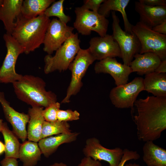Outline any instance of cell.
Returning <instances> with one entry per match:
<instances>
[{
  "mask_svg": "<svg viewBox=\"0 0 166 166\" xmlns=\"http://www.w3.org/2000/svg\"><path fill=\"white\" fill-rule=\"evenodd\" d=\"M132 116L138 139L146 142L159 138L166 128V97L148 96L136 100Z\"/></svg>",
  "mask_w": 166,
  "mask_h": 166,
  "instance_id": "obj_1",
  "label": "cell"
},
{
  "mask_svg": "<svg viewBox=\"0 0 166 166\" xmlns=\"http://www.w3.org/2000/svg\"><path fill=\"white\" fill-rule=\"evenodd\" d=\"M51 20L44 14L27 19L21 15L17 19L11 34L28 54L43 44L45 36Z\"/></svg>",
  "mask_w": 166,
  "mask_h": 166,
  "instance_id": "obj_2",
  "label": "cell"
},
{
  "mask_svg": "<svg viewBox=\"0 0 166 166\" xmlns=\"http://www.w3.org/2000/svg\"><path fill=\"white\" fill-rule=\"evenodd\" d=\"M12 84L18 98L32 107L46 108L57 102L56 95L46 90L45 82L40 77L22 75L20 80Z\"/></svg>",
  "mask_w": 166,
  "mask_h": 166,
  "instance_id": "obj_3",
  "label": "cell"
},
{
  "mask_svg": "<svg viewBox=\"0 0 166 166\" xmlns=\"http://www.w3.org/2000/svg\"><path fill=\"white\" fill-rule=\"evenodd\" d=\"M77 33H73L56 51L54 55L44 57V72L48 74L56 71H65L81 49Z\"/></svg>",
  "mask_w": 166,
  "mask_h": 166,
  "instance_id": "obj_4",
  "label": "cell"
},
{
  "mask_svg": "<svg viewBox=\"0 0 166 166\" xmlns=\"http://www.w3.org/2000/svg\"><path fill=\"white\" fill-rule=\"evenodd\" d=\"M132 32L140 44L139 53L150 52L156 54L161 61L166 60V35L157 33L139 21L132 25Z\"/></svg>",
  "mask_w": 166,
  "mask_h": 166,
  "instance_id": "obj_5",
  "label": "cell"
},
{
  "mask_svg": "<svg viewBox=\"0 0 166 166\" xmlns=\"http://www.w3.org/2000/svg\"><path fill=\"white\" fill-rule=\"evenodd\" d=\"M74 12L76 17L73 27L79 33L87 36L94 31L101 37L107 34L109 21L106 17L82 6L76 7Z\"/></svg>",
  "mask_w": 166,
  "mask_h": 166,
  "instance_id": "obj_6",
  "label": "cell"
},
{
  "mask_svg": "<svg viewBox=\"0 0 166 166\" xmlns=\"http://www.w3.org/2000/svg\"><path fill=\"white\" fill-rule=\"evenodd\" d=\"M95 60L88 48L80 49L69 66L71 73V81L61 103H69L70 97L79 92L83 85V77L89 66Z\"/></svg>",
  "mask_w": 166,
  "mask_h": 166,
  "instance_id": "obj_7",
  "label": "cell"
},
{
  "mask_svg": "<svg viewBox=\"0 0 166 166\" xmlns=\"http://www.w3.org/2000/svg\"><path fill=\"white\" fill-rule=\"evenodd\" d=\"M112 36L120 48L123 64L128 66L133 60L134 56L139 53L140 44L136 36L132 32L123 30L120 26V20L115 12L112 11Z\"/></svg>",
  "mask_w": 166,
  "mask_h": 166,
  "instance_id": "obj_8",
  "label": "cell"
},
{
  "mask_svg": "<svg viewBox=\"0 0 166 166\" xmlns=\"http://www.w3.org/2000/svg\"><path fill=\"white\" fill-rule=\"evenodd\" d=\"M7 53L0 68V83H9L20 80L22 75L16 73L15 65L19 56L24 50L11 34L6 33L3 36Z\"/></svg>",
  "mask_w": 166,
  "mask_h": 166,
  "instance_id": "obj_9",
  "label": "cell"
},
{
  "mask_svg": "<svg viewBox=\"0 0 166 166\" xmlns=\"http://www.w3.org/2000/svg\"><path fill=\"white\" fill-rule=\"evenodd\" d=\"M143 80L141 77H136L129 83L113 88L109 94L112 104L118 108L132 109L139 94L144 90Z\"/></svg>",
  "mask_w": 166,
  "mask_h": 166,
  "instance_id": "obj_10",
  "label": "cell"
},
{
  "mask_svg": "<svg viewBox=\"0 0 166 166\" xmlns=\"http://www.w3.org/2000/svg\"><path fill=\"white\" fill-rule=\"evenodd\" d=\"M74 29L57 18L53 19L49 22L45 36L44 51L48 55L52 54L73 33Z\"/></svg>",
  "mask_w": 166,
  "mask_h": 166,
  "instance_id": "obj_11",
  "label": "cell"
},
{
  "mask_svg": "<svg viewBox=\"0 0 166 166\" xmlns=\"http://www.w3.org/2000/svg\"><path fill=\"white\" fill-rule=\"evenodd\" d=\"M85 157L108 163L109 166H117L123 155V150L119 147L109 149L103 146L95 137L87 139L83 149Z\"/></svg>",
  "mask_w": 166,
  "mask_h": 166,
  "instance_id": "obj_12",
  "label": "cell"
},
{
  "mask_svg": "<svg viewBox=\"0 0 166 166\" xmlns=\"http://www.w3.org/2000/svg\"><path fill=\"white\" fill-rule=\"evenodd\" d=\"M96 73L110 74L114 80L117 86L125 84L132 72L130 66L118 62L115 57H108L98 61L95 64Z\"/></svg>",
  "mask_w": 166,
  "mask_h": 166,
  "instance_id": "obj_13",
  "label": "cell"
},
{
  "mask_svg": "<svg viewBox=\"0 0 166 166\" xmlns=\"http://www.w3.org/2000/svg\"><path fill=\"white\" fill-rule=\"evenodd\" d=\"M89 44L88 48L96 60L108 57L121 58L119 46L112 35L106 34L103 37L92 38Z\"/></svg>",
  "mask_w": 166,
  "mask_h": 166,
  "instance_id": "obj_14",
  "label": "cell"
},
{
  "mask_svg": "<svg viewBox=\"0 0 166 166\" xmlns=\"http://www.w3.org/2000/svg\"><path fill=\"white\" fill-rule=\"evenodd\" d=\"M0 103L6 120L12 127L13 132L23 142H24L27 137L26 125L30 119L29 115L14 109L5 99L4 93L1 92Z\"/></svg>",
  "mask_w": 166,
  "mask_h": 166,
  "instance_id": "obj_15",
  "label": "cell"
},
{
  "mask_svg": "<svg viewBox=\"0 0 166 166\" xmlns=\"http://www.w3.org/2000/svg\"><path fill=\"white\" fill-rule=\"evenodd\" d=\"M135 9L139 15V21L150 28L166 20V6H151L138 1L135 2Z\"/></svg>",
  "mask_w": 166,
  "mask_h": 166,
  "instance_id": "obj_16",
  "label": "cell"
},
{
  "mask_svg": "<svg viewBox=\"0 0 166 166\" xmlns=\"http://www.w3.org/2000/svg\"><path fill=\"white\" fill-rule=\"evenodd\" d=\"M22 0H4L0 7V20L6 34L11 35L17 18L21 15Z\"/></svg>",
  "mask_w": 166,
  "mask_h": 166,
  "instance_id": "obj_17",
  "label": "cell"
},
{
  "mask_svg": "<svg viewBox=\"0 0 166 166\" xmlns=\"http://www.w3.org/2000/svg\"><path fill=\"white\" fill-rule=\"evenodd\" d=\"M79 134L78 132H71L47 137L41 139L38 144L42 154L48 158L55 152L61 145L76 140Z\"/></svg>",
  "mask_w": 166,
  "mask_h": 166,
  "instance_id": "obj_18",
  "label": "cell"
},
{
  "mask_svg": "<svg viewBox=\"0 0 166 166\" xmlns=\"http://www.w3.org/2000/svg\"><path fill=\"white\" fill-rule=\"evenodd\" d=\"M130 66L132 72L139 75H146L155 72L161 60L155 53L150 52L136 54Z\"/></svg>",
  "mask_w": 166,
  "mask_h": 166,
  "instance_id": "obj_19",
  "label": "cell"
},
{
  "mask_svg": "<svg viewBox=\"0 0 166 166\" xmlns=\"http://www.w3.org/2000/svg\"><path fill=\"white\" fill-rule=\"evenodd\" d=\"M43 107H32L28 110L27 138L28 140L38 142L41 139L43 125L45 120L42 114Z\"/></svg>",
  "mask_w": 166,
  "mask_h": 166,
  "instance_id": "obj_20",
  "label": "cell"
},
{
  "mask_svg": "<svg viewBox=\"0 0 166 166\" xmlns=\"http://www.w3.org/2000/svg\"><path fill=\"white\" fill-rule=\"evenodd\" d=\"M143 159L147 166H166V150L154 144L145 142L143 147Z\"/></svg>",
  "mask_w": 166,
  "mask_h": 166,
  "instance_id": "obj_21",
  "label": "cell"
},
{
  "mask_svg": "<svg viewBox=\"0 0 166 166\" xmlns=\"http://www.w3.org/2000/svg\"><path fill=\"white\" fill-rule=\"evenodd\" d=\"M143 83L144 90L155 97H166V73L154 72L145 75Z\"/></svg>",
  "mask_w": 166,
  "mask_h": 166,
  "instance_id": "obj_22",
  "label": "cell"
},
{
  "mask_svg": "<svg viewBox=\"0 0 166 166\" xmlns=\"http://www.w3.org/2000/svg\"><path fill=\"white\" fill-rule=\"evenodd\" d=\"M129 0H105L101 5L98 13L105 17H108L110 11H119L122 15L125 31L132 33V25L128 20L125 9L130 2Z\"/></svg>",
  "mask_w": 166,
  "mask_h": 166,
  "instance_id": "obj_23",
  "label": "cell"
},
{
  "mask_svg": "<svg viewBox=\"0 0 166 166\" xmlns=\"http://www.w3.org/2000/svg\"><path fill=\"white\" fill-rule=\"evenodd\" d=\"M42 154L37 142L28 140L21 144L19 157L23 166H35Z\"/></svg>",
  "mask_w": 166,
  "mask_h": 166,
  "instance_id": "obj_24",
  "label": "cell"
},
{
  "mask_svg": "<svg viewBox=\"0 0 166 166\" xmlns=\"http://www.w3.org/2000/svg\"><path fill=\"white\" fill-rule=\"evenodd\" d=\"M54 0H25L21 9V15L27 19L35 18L44 13Z\"/></svg>",
  "mask_w": 166,
  "mask_h": 166,
  "instance_id": "obj_25",
  "label": "cell"
},
{
  "mask_svg": "<svg viewBox=\"0 0 166 166\" xmlns=\"http://www.w3.org/2000/svg\"><path fill=\"white\" fill-rule=\"evenodd\" d=\"M1 132L4 140L5 157L18 159L19 152L21 144L18 137L12 131L10 130L6 122H4Z\"/></svg>",
  "mask_w": 166,
  "mask_h": 166,
  "instance_id": "obj_26",
  "label": "cell"
},
{
  "mask_svg": "<svg viewBox=\"0 0 166 166\" xmlns=\"http://www.w3.org/2000/svg\"><path fill=\"white\" fill-rule=\"evenodd\" d=\"M72 132L69 124L57 120L55 121H45L43 124L41 139L53 135L69 133Z\"/></svg>",
  "mask_w": 166,
  "mask_h": 166,
  "instance_id": "obj_27",
  "label": "cell"
},
{
  "mask_svg": "<svg viewBox=\"0 0 166 166\" xmlns=\"http://www.w3.org/2000/svg\"><path fill=\"white\" fill-rule=\"evenodd\" d=\"M64 1V0L55 1L45 10L44 14L49 18L52 16L57 17L61 22L66 24L70 21L71 18L64 12L63 4Z\"/></svg>",
  "mask_w": 166,
  "mask_h": 166,
  "instance_id": "obj_28",
  "label": "cell"
},
{
  "mask_svg": "<svg viewBox=\"0 0 166 166\" xmlns=\"http://www.w3.org/2000/svg\"><path fill=\"white\" fill-rule=\"evenodd\" d=\"M60 103L56 102L51 104L43 109L42 114L45 121L48 122L57 121V112L60 109Z\"/></svg>",
  "mask_w": 166,
  "mask_h": 166,
  "instance_id": "obj_29",
  "label": "cell"
},
{
  "mask_svg": "<svg viewBox=\"0 0 166 166\" xmlns=\"http://www.w3.org/2000/svg\"><path fill=\"white\" fill-rule=\"evenodd\" d=\"M80 114L77 110L71 109L63 110L59 109L57 112V120L60 121L68 122L69 121L78 120Z\"/></svg>",
  "mask_w": 166,
  "mask_h": 166,
  "instance_id": "obj_30",
  "label": "cell"
},
{
  "mask_svg": "<svg viewBox=\"0 0 166 166\" xmlns=\"http://www.w3.org/2000/svg\"><path fill=\"white\" fill-rule=\"evenodd\" d=\"M123 152L121 160L117 166H124L127 161L132 160H137L140 158V155L136 151L125 148L123 149Z\"/></svg>",
  "mask_w": 166,
  "mask_h": 166,
  "instance_id": "obj_31",
  "label": "cell"
},
{
  "mask_svg": "<svg viewBox=\"0 0 166 166\" xmlns=\"http://www.w3.org/2000/svg\"><path fill=\"white\" fill-rule=\"evenodd\" d=\"M105 0H85L82 6L83 8L92 11L98 12L101 5Z\"/></svg>",
  "mask_w": 166,
  "mask_h": 166,
  "instance_id": "obj_32",
  "label": "cell"
},
{
  "mask_svg": "<svg viewBox=\"0 0 166 166\" xmlns=\"http://www.w3.org/2000/svg\"><path fill=\"white\" fill-rule=\"evenodd\" d=\"M77 166H102V165L100 161L95 160L89 157L85 156Z\"/></svg>",
  "mask_w": 166,
  "mask_h": 166,
  "instance_id": "obj_33",
  "label": "cell"
},
{
  "mask_svg": "<svg viewBox=\"0 0 166 166\" xmlns=\"http://www.w3.org/2000/svg\"><path fill=\"white\" fill-rule=\"evenodd\" d=\"M139 2L151 6H166V0H139Z\"/></svg>",
  "mask_w": 166,
  "mask_h": 166,
  "instance_id": "obj_34",
  "label": "cell"
},
{
  "mask_svg": "<svg viewBox=\"0 0 166 166\" xmlns=\"http://www.w3.org/2000/svg\"><path fill=\"white\" fill-rule=\"evenodd\" d=\"M1 166H18L17 159L13 158H4L0 162Z\"/></svg>",
  "mask_w": 166,
  "mask_h": 166,
  "instance_id": "obj_35",
  "label": "cell"
},
{
  "mask_svg": "<svg viewBox=\"0 0 166 166\" xmlns=\"http://www.w3.org/2000/svg\"><path fill=\"white\" fill-rule=\"evenodd\" d=\"M152 29L157 33L166 35V20Z\"/></svg>",
  "mask_w": 166,
  "mask_h": 166,
  "instance_id": "obj_36",
  "label": "cell"
},
{
  "mask_svg": "<svg viewBox=\"0 0 166 166\" xmlns=\"http://www.w3.org/2000/svg\"><path fill=\"white\" fill-rule=\"evenodd\" d=\"M155 72L160 73H166V60L161 61Z\"/></svg>",
  "mask_w": 166,
  "mask_h": 166,
  "instance_id": "obj_37",
  "label": "cell"
},
{
  "mask_svg": "<svg viewBox=\"0 0 166 166\" xmlns=\"http://www.w3.org/2000/svg\"><path fill=\"white\" fill-rule=\"evenodd\" d=\"M5 147L4 144L0 140V155L5 152Z\"/></svg>",
  "mask_w": 166,
  "mask_h": 166,
  "instance_id": "obj_38",
  "label": "cell"
},
{
  "mask_svg": "<svg viewBox=\"0 0 166 166\" xmlns=\"http://www.w3.org/2000/svg\"><path fill=\"white\" fill-rule=\"evenodd\" d=\"M49 166H68L65 164L63 162H55Z\"/></svg>",
  "mask_w": 166,
  "mask_h": 166,
  "instance_id": "obj_39",
  "label": "cell"
},
{
  "mask_svg": "<svg viewBox=\"0 0 166 166\" xmlns=\"http://www.w3.org/2000/svg\"><path fill=\"white\" fill-rule=\"evenodd\" d=\"M124 166H140L139 164L136 163H129L128 164H126Z\"/></svg>",
  "mask_w": 166,
  "mask_h": 166,
  "instance_id": "obj_40",
  "label": "cell"
},
{
  "mask_svg": "<svg viewBox=\"0 0 166 166\" xmlns=\"http://www.w3.org/2000/svg\"><path fill=\"white\" fill-rule=\"evenodd\" d=\"M4 122L2 119H0V132H1L3 128Z\"/></svg>",
  "mask_w": 166,
  "mask_h": 166,
  "instance_id": "obj_41",
  "label": "cell"
},
{
  "mask_svg": "<svg viewBox=\"0 0 166 166\" xmlns=\"http://www.w3.org/2000/svg\"><path fill=\"white\" fill-rule=\"evenodd\" d=\"M4 0H0V7L2 4Z\"/></svg>",
  "mask_w": 166,
  "mask_h": 166,
  "instance_id": "obj_42",
  "label": "cell"
}]
</instances>
